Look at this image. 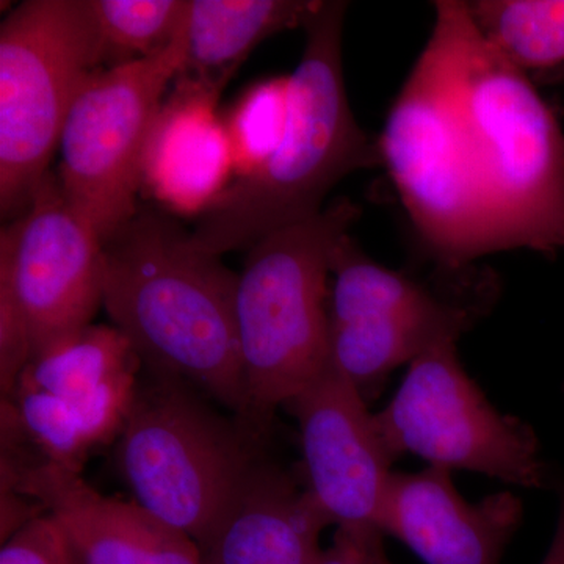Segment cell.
Here are the masks:
<instances>
[{
	"label": "cell",
	"instance_id": "cell-7",
	"mask_svg": "<svg viewBox=\"0 0 564 564\" xmlns=\"http://www.w3.org/2000/svg\"><path fill=\"white\" fill-rule=\"evenodd\" d=\"M378 147L415 231L444 269L459 272L497 251L473 152L432 44L393 101Z\"/></svg>",
	"mask_w": 564,
	"mask_h": 564
},
{
	"label": "cell",
	"instance_id": "cell-23",
	"mask_svg": "<svg viewBox=\"0 0 564 564\" xmlns=\"http://www.w3.org/2000/svg\"><path fill=\"white\" fill-rule=\"evenodd\" d=\"M381 536L378 530L340 527L333 544L323 552L321 564H373L375 554L383 545Z\"/></svg>",
	"mask_w": 564,
	"mask_h": 564
},
{
	"label": "cell",
	"instance_id": "cell-15",
	"mask_svg": "<svg viewBox=\"0 0 564 564\" xmlns=\"http://www.w3.org/2000/svg\"><path fill=\"white\" fill-rule=\"evenodd\" d=\"M220 93L177 76L143 155V184L180 214H203L228 187L231 143L218 115Z\"/></svg>",
	"mask_w": 564,
	"mask_h": 564
},
{
	"label": "cell",
	"instance_id": "cell-1",
	"mask_svg": "<svg viewBox=\"0 0 564 564\" xmlns=\"http://www.w3.org/2000/svg\"><path fill=\"white\" fill-rule=\"evenodd\" d=\"M239 274L199 250L166 212L139 207L104 240V307L141 364L245 411L236 295Z\"/></svg>",
	"mask_w": 564,
	"mask_h": 564
},
{
	"label": "cell",
	"instance_id": "cell-6",
	"mask_svg": "<svg viewBox=\"0 0 564 564\" xmlns=\"http://www.w3.org/2000/svg\"><path fill=\"white\" fill-rule=\"evenodd\" d=\"M106 63L93 0H25L0 25V210L28 209L77 95Z\"/></svg>",
	"mask_w": 564,
	"mask_h": 564
},
{
	"label": "cell",
	"instance_id": "cell-2",
	"mask_svg": "<svg viewBox=\"0 0 564 564\" xmlns=\"http://www.w3.org/2000/svg\"><path fill=\"white\" fill-rule=\"evenodd\" d=\"M429 43L443 66L491 215L497 251H564V132L525 70L440 0Z\"/></svg>",
	"mask_w": 564,
	"mask_h": 564
},
{
	"label": "cell",
	"instance_id": "cell-25",
	"mask_svg": "<svg viewBox=\"0 0 564 564\" xmlns=\"http://www.w3.org/2000/svg\"><path fill=\"white\" fill-rule=\"evenodd\" d=\"M373 564H392L384 554L383 545H381V547L378 549L377 554H375Z\"/></svg>",
	"mask_w": 564,
	"mask_h": 564
},
{
	"label": "cell",
	"instance_id": "cell-24",
	"mask_svg": "<svg viewBox=\"0 0 564 564\" xmlns=\"http://www.w3.org/2000/svg\"><path fill=\"white\" fill-rule=\"evenodd\" d=\"M541 564H564V491L562 492V499H560V513L554 538H552L547 554H545Z\"/></svg>",
	"mask_w": 564,
	"mask_h": 564
},
{
	"label": "cell",
	"instance_id": "cell-21",
	"mask_svg": "<svg viewBox=\"0 0 564 564\" xmlns=\"http://www.w3.org/2000/svg\"><path fill=\"white\" fill-rule=\"evenodd\" d=\"M110 66L150 57L172 43L188 0H93Z\"/></svg>",
	"mask_w": 564,
	"mask_h": 564
},
{
	"label": "cell",
	"instance_id": "cell-11",
	"mask_svg": "<svg viewBox=\"0 0 564 564\" xmlns=\"http://www.w3.org/2000/svg\"><path fill=\"white\" fill-rule=\"evenodd\" d=\"M285 408L300 425L304 485L329 524L378 530L395 458L361 392L328 362Z\"/></svg>",
	"mask_w": 564,
	"mask_h": 564
},
{
	"label": "cell",
	"instance_id": "cell-26",
	"mask_svg": "<svg viewBox=\"0 0 564 564\" xmlns=\"http://www.w3.org/2000/svg\"><path fill=\"white\" fill-rule=\"evenodd\" d=\"M76 564H80V563H79V560H77Z\"/></svg>",
	"mask_w": 564,
	"mask_h": 564
},
{
	"label": "cell",
	"instance_id": "cell-4",
	"mask_svg": "<svg viewBox=\"0 0 564 564\" xmlns=\"http://www.w3.org/2000/svg\"><path fill=\"white\" fill-rule=\"evenodd\" d=\"M359 215L358 204L337 198L248 250L236 295L245 383L239 421L259 440L269 436L278 408L328 366V278Z\"/></svg>",
	"mask_w": 564,
	"mask_h": 564
},
{
	"label": "cell",
	"instance_id": "cell-12",
	"mask_svg": "<svg viewBox=\"0 0 564 564\" xmlns=\"http://www.w3.org/2000/svg\"><path fill=\"white\" fill-rule=\"evenodd\" d=\"M3 480L31 496L65 530L80 564H204L199 545L133 500L91 488L80 474L14 454L3 456Z\"/></svg>",
	"mask_w": 564,
	"mask_h": 564
},
{
	"label": "cell",
	"instance_id": "cell-19",
	"mask_svg": "<svg viewBox=\"0 0 564 564\" xmlns=\"http://www.w3.org/2000/svg\"><path fill=\"white\" fill-rule=\"evenodd\" d=\"M475 28L516 68L549 69L564 63V0L466 2Z\"/></svg>",
	"mask_w": 564,
	"mask_h": 564
},
{
	"label": "cell",
	"instance_id": "cell-9",
	"mask_svg": "<svg viewBox=\"0 0 564 564\" xmlns=\"http://www.w3.org/2000/svg\"><path fill=\"white\" fill-rule=\"evenodd\" d=\"M375 423L395 459L413 454L451 473L469 470L524 488L547 480L536 434L492 406L464 370L456 343L414 359Z\"/></svg>",
	"mask_w": 564,
	"mask_h": 564
},
{
	"label": "cell",
	"instance_id": "cell-8",
	"mask_svg": "<svg viewBox=\"0 0 564 564\" xmlns=\"http://www.w3.org/2000/svg\"><path fill=\"white\" fill-rule=\"evenodd\" d=\"M185 29L187 14L162 51L96 70L63 126L58 180L74 209L102 240L139 210L144 148L170 84L184 65Z\"/></svg>",
	"mask_w": 564,
	"mask_h": 564
},
{
	"label": "cell",
	"instance_id": "cell-16",
	"mask_svg": "<svg viewBox=\"0 0 564 564\" xmlns=\"http://www.w3.org/2000/svg\"><path fill=\"white\" fill-rule=\"evenodd\" d=\"M485 282L470 284L448 302L422 313L328 322L329 364L367 402L397 367L413 362L437 345L458 343L473 328L485 314Z\"/></svg>",
	"mask_w": 564,
	"mask_h": 564
},
{
	"label": "cell",
	"instance_id": "cell-3",
	"mask_svg": "<svg viewBox=\"0 0 564 564\" xmlns=\"http://www.w3.org/2000/svg\"><path fill=\"white\" fill-rule=\"evenodd\" d=\"M347 3L321 0L304 24L306 46L291 74V115L278 150L256 172L236 177L191 231L199 250H250L263 237L311 220L337 182L383 165L378 141L362 131L345 88Z\"/></svg>",
	"mask_w": 564,
	"mask_h": 564
},
{
	"label": "cell",
	"instance_id": "cell-13",
	"mask_svg": "<svg viewBox=\"0 0 564 564\" xmlns=\"http://www.w3.org/2000/svg\"><path fill=\"white\" fill-rule=\"evenodd\" d=\"M522 513L521 500L511 492L467 502L451 470L429 466L392 473L378 530L402 541L426 564H499Z\"/></svg>",
	"mask_w": 564,
	"mask_h": 564
},
{
	"label": "cell",
	"instance_id": "cell-5",
	"mask_svg": "<svg viewBox=\"0 0 564 564\" xmlns=\"http://www.w3.org/2000/svg\"><path fill=\"white\" fill-rule=\"evenodd\" d=\"M207 399L180 378L147 369L117 448L133 502L199 549L263 444L236 415L218 413Z\"/></svg>",
	"mask_w": 564,
	"mask_h": 564
},
{
	"label": "cell",
	"instance_id": "cell-17",
	"mask_svg": "<svg viewBox=\"0 0 564 564\" xmlns=\"http://www.w3.org/2000/svg\"><path fill=\"white\" fill-rule=\"evenodd\" d=\"M321 0H188L177 76L220 93L263 40L304 28Z\"/></svg>",
	"mask_w": 564,
	"mask_h": 564
},
{
	"label": "cell",
	"instance_id": "cell-20",
	"mask_svg": "<svg viewBox=\"0 0 564 564\" xmlns=\"http://www.w3.org/2000/svg\"><path fill=\"white\" fill-rule=\"evenodd\" d=\"M291 115V76L270 77L247 88L225 117L234 174L245 177L267 162L284 139Z\"/></svg>",
	"mask_w": 564,
	"mask_h": 564
},
{
	"label": "cell",
	"instance_id": "cell-14",
	"mask_svg": "<svg viewBox=\"0 0 564 564\" xmlns=\"http://www.w3.org/2000/svg\"><path fill=\"white\" fill-rule=\"evenodd\" d=\"M328 525L304 481L262 452L203 545L204 564H321Z\"/></svg>",
	"mask_w": 564,
	"mask_h": 564
},
{
	"label": "cell",
	"instance_id": "cell-18",
	"mask_svg": "<svg viewBox=\"0 0 564 564\" xmlns=\"http://www.w3.org/2000/svg\"><path fill=\"white\" fill-rule=\"evenodd\" d=\"M140 366L120 329L90 323L35 352L14 386L66 403H93L135 392Z\"/></svg>",
	"mask_w": 564,
	"mask_h": 564
},
{
	"label": "cell",
	"instance_id": "cell-10",
	"mask_svg": "<svg viewBox=\"0 0 564 564\" xmlns=\"http://www.w3.org/2000/svg\"><path fill=\"white\" fill-rule=\"evenodd\" d=\"M102 300V237L50 173L0 234V303L20 317L32 358L90 325Z\"/></svg>",
	"mask_w": 564,
	"mask_h": 564
},
{
	"label": "cell",
	"instance_id": "cell-22",
	"mask_svg": "<svg viewBox=\"0 0 564 564\" xmlns=\"http://www.w3.org/2000/svg\"><path fill=\"white\" fill-rule=\"evenodd\" d=\"M65 530L47 511L36 514L3 541L0 564H76Z\"/></svg>",
	"mask_w": 564,
	"mask_h": 564
}]
</instances>
